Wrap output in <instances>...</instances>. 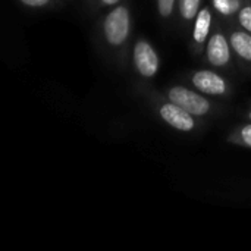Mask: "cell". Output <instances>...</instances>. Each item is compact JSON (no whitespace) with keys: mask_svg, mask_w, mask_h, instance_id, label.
<instances>
[{"mask_svg":"<svg viewBox=\"0 0 251 251\" xmlns=\"http://www.w3.org/2000/svg\"><path fill=\"white\" fill-rule=\"evenodd\" d=\"M128 32H129V13L126 7L119 6L109 13L104 22V34L110 44L118 46L126 40Z\"/></svg>","mask_w":251,"mask_h":251,"instance_id":"6da1fadb","label":"cell"},{"mask_svg":"<svg viewBox=\"0 0 251 251\" xmlns=\"http://www.w3.org/2000/svg\"><path fill=\"white\" fill-rule=\"evenodd\" d=\"M169 99L172 103L181 106L191 115H204L209 110V101L203 99L201 96L196 94L194 91H190L184 87H175L169 91Z\"/></svg>","mask_w":251,"mask_h":251,"instance_id":"7a4b0ae2","label":"cell"},{"mask_svg":"<svg viewBox=\"0 0 251 251\" xmlns=\"http://www.w3.org/2000/svg\"><path fill=\"white\" fill-rule=\"evenodd\" d=\"M134 62L144 76H153L159 68V59L153 47L146 41H138L134 49Z\"/></svg>","mask_w":251,"mask_h":251,"instance_id":"3957f363","label":"cell"},{"mask_svg":"<svg viewBox=\"0 0 251 251\" xmlns=\"http://www.w3.org/2000/svg\"><path fill=\"white\" fill-rule=\"evenodd\" d=\"M160 115L169 125H172L176 129L191 131L194 128V121L191 118V113L187 112L185 109H182L181 106L175 104V103H169V104L162 106Z\"/></svg>","mask_w":251,"mask_h":251,"instance_id":"277c9868","label":"cell"},{"mask_svg":"<svg viewBox=\"0 0 251 251\" xmlns=\"http://www.w3.org/2000/svg\"><path fill=\"white\" fill-rule=\"evenodd\" d=\"M193 82L200 91L207 93V94H224L226 88L225 81L218 74L210 72V71L197 72L193 76Z\"/></svg>","mask_w":251,"mask_h":251,"instance_id":"5b68a950","label":"cell"},{"mask_svg":"<svg viewBox=\"0 0 251 251\" xmlns=\"http://www.w3.org/2000/svg\"><path fill=\"white\" fill-rule=\"evenodd\" d=\"M207 57L212 65L222 66L229 60V47L224 35L216 34L210 38L207 44Z\"/></svg>","mask_w":251,"mask_h":251,"instance_id":"8992f818","label":"cell"},{"mask_svg":"<svg viewBox=\"0 0 251 251\" xmlns=\"http://www.w3.org/2000/svg\"><path fill=\"white\" fill-rule=\"evenodd\" d=\"M231 44L241 57L251 60V35L246 32H234L231 37Z\"/></svg>","mask_w":251,"mask_h":251,"instance_id":"52a82bcc","label":"cell"},{"mask_svg":"<svg viewBox=\"0 0 251 251\" xmlns=\"http://www.w3.org/2000/svg\"><path fill=\"white\" fill-rule=\"evenodd\" d=\"M210 28V12L209 9H201L196 19V28H194V38L196 41L201 43L206 40Z\"/></svg>","mask_w":251,"mask_h":251,"instance_id":"ba28073f","label":"cell"},{"mask_svg":"<svg viewBox=\"0 0 251 251\" xmlns=\"http://www.w3.org/2000/svg\"><path fill=\"white\" fill-rule=\"evenodd\" d=\"M200 0H179V10L185 19H191L199 12Z\"/></svg>","mask_w":251,"mask_h":251,"instance_id":"9c48e42d","label":"cell"},{"mask_svg":"<svg viewBox=\"0 0 251 251\" xmlns=\"http://www.w3.org/2000/svg\"><path fill=\"white\" fill-rule=\"evenodd\" d=\"M213 3H215V7L221 13H225V15L234 13L238 9V6H240L238 0H213Z\"/></svg>","mask_w":251,"mask_h":251,"instance_id":"30bf717a","label":"cell"},{"mask_svg":"<svg viewBox=\"0 0 251 251\" xmlns=\"http://www.w3.org/2000/svg\"><path fill=\"white\" fill-rule=\"evenodd\" d=\"M240 22L244 28H247V31H251V6H247L241 10Z\"/></svg>","mask_w":251,"mask_h":251,"instance_id":"8fae6325","label":"cell"},{"mask_svg":"<svg viewBox=\"0 0 251 251\" xmlns=\"http://www.w3.org/2000/svg\"><path fill=\"white\" fill-rule=\"evenodd\" d=\"M159 1V12L162 16H169L174 9L175 0H157Z\"/></svg>","mask_w":251,"mask_h":251,"instance_id":"7c38bea8","label":"cell"},{"mask_svg":"<svg viewBox=\"0 0 251 251\" xmlns=\"http://www.w3.org/2000/svg\"><path fill=\"white\" fill-rule=\"evenodd\" d=\"M241 135H243V140H244V143H246L247 146H250L251 147V125H247V126L243 129Z\"/></svg>","mask_w":251,"mask_h":251,"instance_id":"4fadbf2b","label":"cell"},{"mask_svg":"<svg viewBox=\"0 0 251 251\" xmlns=\"http://www.w3.org/2000/svg\"><path fill=\"white\" fill-rule=\"evenodd\" d=\"M25 4H28V6H43V4H46L49 0H22Z\"/></svg>","mask_w":251,"mask_h":251,"instance_id":"5bb4252c","label":"cell"},{"mask_svg":"<svg viewBox=\"0 0 251 251\" xmlns=\"http://www.w3.org/2000/svg\"><path fill=\"white\" fill-rule=\"evenodd\" d=\"M106 4H115V3H118V0H103Z\"/></svg>","mask_w":251,"mask_h":251,"instance_id":"9a60e30c","label":"cell"},{"mask_svg":"<svg viewBox=\"0 0 251 251\" xmlns=\"http://www.w3.org/2000/svg\"><path fill=\"white\" fill-rule=\"evenodd\" d=\"M250 119H251V113H250Z\"/></svg>","mask_w":251,"mask_h":251,"instance_id":"2e32d148","label":"cell"}]
</instances>
